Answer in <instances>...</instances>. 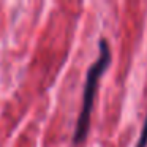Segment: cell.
Wrapping results in <instances>:
<instances>
[{"instance_id": "cell-2", "label": "cell", "mask_w": 147, "mask_h": 147, "mask_svg": "<svg viewBox=\"0 0 147 147\" xmlns=\"http://www.w3.org/2000/svg\"><path fill=\"white\" fill-rule=\"evenodd\" d=\"M136 147H147V115H146V120H144V127H142V131H141V136Z\"/></svg>"}, {"instance_id": "cell-1", "label": "cell", "mask_w": 147, "mask_h": 147, "mask_svg": "<svg viewBox=\"0 0 147 147\" xmlns=\"http://www.w3.org/2000/svg\"><path fill=\"white\" fill-rule=\"evenodd\" d=\"M111 63V51H109V45L106 40L100 41V57L96 62L90 67L89 73L86 78V86H84V95H82V108H81V114L78 117L76 123V131H74V142L79 144L86 139L87 133H89V125H90V114H92L93 108V100H95L96 87L101 79L103 73Z\"/></svg>"}]
</instances>
